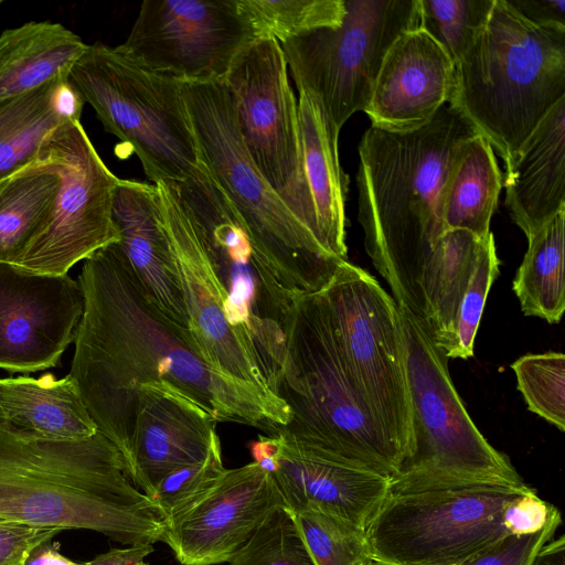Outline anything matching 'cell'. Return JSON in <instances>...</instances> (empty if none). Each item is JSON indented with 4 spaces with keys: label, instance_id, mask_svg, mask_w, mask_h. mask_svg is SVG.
<instances>
[{
    "label": "cell",
    "instance_id": "30bf717a",
    "mask_svg": "<svg viewBox=\"0 0 565 565\" xmlns=\"http://www.w3.org/2000/svg\"><path fill=\"white\" fill-rule=\"evenodd\" d=\"M320 292L347 367L407 462L414 447L413 416L396 301L373 276L348 260Z\"/></svg>",
    "mask_w": 565,
    "mask_h": 565
},
{
    "label": "cell",
    "instance_id": "ee69618b",
    "mask_svg": "<svg viewBox=\"0 0 565 565\" xmlns=\"http://www.w3.org/2000/svg\"><path fill=\"white\" fill-rule=\"evenodd\" d=\"M24 565H78L66 558L57 551L46 546L38 547L26 559Z\"/></svg>",
    "mask_w": 565,
    "mask_h": 565
},
{
    "label": "cell",
    "instance_id": "7a4b0ae2",
    "mask_svg": "<svg viewBox=\"0 0 565 565\" xmlns=\"http://www.w3.org/2000/svg\"><path fill=\"white\" fill-rule=\"evenodd\" d=\"M476 135L471 124L447 104L414 130L371 126L359 145L358 218L365 250L396 303L422 322L425 271L446 232L445 188L463 146Z\"/></svg>",
    "mask_w": 565,
    "mask_h": 565
},
{
    "label": "cell",
    "instance_id": "cb8c5ba5",
    "mask_svg": "<svg viewBox=\"0 0 565 565\" xmlns=\"http://www.w3.org/2000/svg\"><path fill=\"white\" fill-rule=\"evenodd\" d=\"M298 117L305 182L320 239L337 259L348 260L345 198L348 177L339 161V135L317 99L299 92Z\"/></svg>",
    "mask_w": 565,
    "mask_h": 565
},
{
    "label": "cell",
    "instance_id": "52a82bcc",
    "mask_svg": "<svg viewBox=\"0 0 565 565\" xmlns=\"http://www.w3.org/2000/svg\"><path fill=\"white\" fill-rule=\"evenodd\" d=\"M182 93L201 161L279 285L294 298L322 290L345 260L323 248L256 168L223 81L182 83Z\"/></svg>",
    "mask_w": 565,
    "mask_h": 565
},
{
    "label": "cell",
    "instance_id": "e575fe53",
    "mask_svg": "<svg viewBox=\"0 0 565 565\" xmlns=\"http://www.w3.org/2000/svg\"><path fill=\"white\" fill-rule=\"evenodd\" d=\"M294 515L315 565H361L371 559L363 530L317 510Z\"/></svg>",
    "mask_w": 565,
    "mask_h": 565
},
{
    "label": "cell",
    "instance_id": "f1b7e54d",
    "mask_svg": "<svg viewBox=\"0 0 565 565\" xmlns=\"http://www.w3.org/2000/svg\"><path fill=\"white\" fill-rule=\"evenodd\" d=\"M61 184L56 162L41 157L0 180V262L12 264L47 220Z\"/></svg>",
    "mask_w": 565,
    "mask_h": 565
},
{
    "label": "cell",
    "instance_id": "74e56055",
    "mask_svg": "<svg viewBox=\"0 0 565 565\" xmlns=\"http://www.w3.org/2000/svg\"><path fill=\"white\" fill-rule=\"evenodd\" d=\"M218 436L204 460L181 467L164 477L150 497L168 521L196 503L225 472Z\"/></svg>",
    "mask_w": 565,
    "mask_h": 565
},
{
    "label": "cell",
    "instance_id": "5bb4252c",
    "mask_svg": "<svg viewBox=\"0 0 565 565\" xmlns=\"http://www.w3.org/2000/svg\"><path fill=\"white\" fill-rule=\"evenodd\" d=\"M61 184L52 211L12 265L39 274L67 275L77 262L119 242L113 198L119 182L103 162L79 119L60 126L43 148Z\"/></svg>",
    "mask_w": 565,
    "mask_h": 565
},
{
    "label": "cell",
    "instance_id": "8d00e7d4",
    "mask_svg": "<svg viewBox=\"0 0 565 565\" xmlns=\"http://www.w3.org/2000/svg\"><path fill=\"white\" fill-rule=\"evenodd\" d=\"M230 565H315L302 541L294 512L273 509Z\"/></svg>",
    "mask_w": 565,
    "mask_h": 565
},
{
    "label": "cell",
    "instance_id": "4dcf8cb0",
    "mask_svg": "<svg viewBox=\"0 0 565 565\" xmlns=\"http://www.w3.org/2000/svg\"><path fill=\"white\" fill-rule=\"evenodd\" d=\"M565 209L527 238L512 282L524 316L558 323L565 311Z\"/></svg>",
    "mask_w": 565,
    "mask_h": 565
},
{
    "label": "cell",
    "instance_id": "ac0fdd59",
    "mask_svg": "<svg viewBox=\"0 0 565 565\" xmlns=\"http://www.w3.org/2000/svg\"><path fill=\"white\" fill-rule=\"evenodd\" d=\"M154 185L192 343L201 358L222 374L273 393L257 361L227 321L224 294L170 182Z\"/></svg>",
    "mask_w": 565,
    "mask_h": 565
},
{
    "label": "cell",
    "instance_id": "bcb514c9",
    "mask_svg": "<svg viewBox=\"0 0 565 565\" xmlns=\"http://www.w3.org/2000/svg\"><path fill=\"white\" fill-rule=\"evenodd\" d=\"M140 565H148V564L143 562V563H141Z\"/></svg>",
    "mask_w": 565,
    "mask_h": 565
},
{
    "label": "cell",
    "instance_id": "60d3db41",
    "mask_svg": "<svg viewBox=\"0 0 565 565\" xmlns=\"http://www.w3.org/2000/svg\"><path fill=\"white\" fill-rule=\"evenodd\" d=\"M529 21L544 26L565 28V0H508Z\"/></svg>",
    "mask_w": 565,
    "mask_h": 565
},
{
    "label": "cell",
    "instance_id": "4fadbf2b",
    "mask_svg": "<svg viewBox=\"0 0 565 565\" xmlns=\"http://www.w3.org/2000/svg\"><path fill=\"white\" fill-rule=\"evenodd\" d=\"M223 83L254 164L322 245L302 172L298 103L280 43L254 40L236 56Z\"/></svg>",
    "mask_w": 565,
    "mask_h": 565
},
{
    "label": "cell",
    "instance_id": "44dd1931",
    "mask_svg": "<svg viewBox=\"0 0 565 565\" xmlns=\"http://www.w3.org/2000/svg\"><path fill=\"white\" fill-rule=\"evenodd\" d=\"M215 424L171 386L141 387L127 478L150 498L169 473L205 459L217 437Z\"/></svg>",
    "mask_w": 565,
    "mask_h": 565
},
{
    "label": "cell",
    "instance_id": "6da1fadb",
    "mask_svg": "<svg viewBox=\"0 0 565 565\" xmlns=\"http://www.w3.org/2000/svg\"><path fill=\"white\" fill-rule=\"evenodd\" d=\"M78 285L84 311L70 375L98 433L118 450L124 470L143 386H171L216 423L250 426L267 436L289 423V407L279 396L212 367L190 333L151 306L119 243L84 260Z\"/></svg>",
    "mask_w": 565,
    "mask_h": 565
},
{
    "label": "cell",
    "instance_id": "d6a6232c",
    "mask_svg": "<svg viewBox=\"0 0 565 565\" xmlns=\"http://www.w3.org/2000/svg\"><path fill=\"white\" fill-rule=\"evenodd\" d=\"M494 0H418L419 28L456 64L481 34Z\"/></svg>",
    "mask_w": 565,
    "mask_h": 565
},
{
    "label": "cell",
    "instance_id": "8fae6325",
    "mask_svg": "<svg viewBox=\"0 0 565 565\" xmlns=\"http://www.w3.org/2000/svg\"><path fill=\"white\" fill-rule=\"evenodd\" d=\"M344 4L339 26L280 44L298 93L313 96L338 132L367 107L394 41L419 26L418 0H344Z\"/></svg>",
    "mask_w": 565,
    "mask_h": 565
},
{
    "label": "cell",
    "instance_id": "d6986e66",
    "mask_svg": "<svg viewBox=\"0 0 565 565\" xmlns=\"http://www.w3.org/2000/svg\"><path fill=\"white\" fill-rule=\"evenodd\" d=\"M278 505H285L281 494L259 463L226 469L196 503L168 521L161 541L182 565L228 563Z\"/></svg>",
    "mask_w": 565,
    "mask_h": 565
},
{
    "label": "cell",
    "instance_id": "f6af8a7d",
    "mask_svg": "<svg viewBox=\"0 0 565 565\" xmlns=\"http://www.w3.org/2000/svg\"><path fill=\"white\" fill-rule=\"evenodd\" d=\"M361 565H385V564L380 563V562L374 561V559H372V558H371V559H369V561L364 562V563H363V564H361Z\"/></svg>",
    "mask_w": 565,
    "mask_h": 565
},
{
    "label": "cell",
    "instance_id": "277c9868",
    "mask_svg": "<svg viewBox=\"0 0 565 565\" xmlns=\"http://www.w3.org/2000/svg\"><path fill=\"white\" fill-rule=\"evenodd\" d=\"M565 97V28L537 25L494 0L471 49L456 64L452 105L507 164Z\"/></svg>",
    "mask_w": 565,
    "mask_h": 565
},
{
    "label": "cell",
    "instance_id": "484cf974",
    "mask_svg": "<svg viewBox=\"0 0 565 565\" xmlns=\"http://www.w3.org/2000/svg\"><path fill=\"white\" fill-rule=\"evenodd\" d=\"M87 44L61 23L30 21L0 34V103L67 74Z\"/></svg>",
    "mask_w": 565,
    "mask_h": 565
},
{
    "label": "cell",
    "instance_id": "9c48e42d",
    "mask_svg": "<svg viewBox=\"0 0 565 565\" xmlns=\"http://www.w3.org/2000/svg\"><path fill=\"white\" fill-rule=\"evenodd\" d=\"M226 301V318L278 396L285 324L295 298L277 281L235 207L205 164L183 181H169Z\"/></svg>",
    "mask_w": 565,
    "mask_h": 565
},
{
    "label": "cell",
    "instance_id": "d4e9b609",
    "mask_svg": "<svg viewBox=\"0 0 565 565\" xmlns=\"http://www.w3.org/2000/svg\"><path fill=\"white\" fill-rule=\"evenodd\" d=\"M0 423L39 438L79 441L98 430L74 379L52 374L0 379Z\"/></svg>",
    "mask_w": 565,
    "mask_h": 565
},
{
    "label": "cell",
    "instance_id": "3957f363",
    "mask_svg": "<svg viewBox=\"0 0 565 565\" xmlns=\"http://www.w3.org/2000/svg\"><path fill=\"white\" fill-rule=\"evenodd\" d=\"M0 521L102 533L125 545L162 540L168 516L127 478L100 433L39 438L0 423Z\"/></svg>",
    "mask_w": 565,
    "mask_h": 565
},
{
    "label": "cell",
    "instance_id": "f35d334b",
    "mask_svg": "<svg viewBox=\"0 0 565 565\" xmlns=\"http://www.w3.org/2000/svg\"><path fill=\"white\" fill-rule=\"evenodd\" d=\"M559 524L561 516L534 533L509 535L458 565H530L541 546L553 537Z\"/></svg>",
    "mask_w": 565,
    "mask_h": 565
},
{
    "label": "cell",
    "instance_id": "ffe728a7",
    "mask_svg": "<svg viewBox=\"0 0 565 565\" xmlns=\"http://www.w3.org/2000/svg\"><path fill=\"white\" fill-rule=\"evenodd\" d=\"M456 90V66L422 28L403 32L387 51L364 113L371 126L408 131L428 124Z\"/></svg>",
    "mask_w": 565,
    "mask_h": 565
},
{
    "label": "cell",
    "instance_id": "7bdbcfd3",
    "mask_svg": "<svg viewBox=\"0 0 565 565\" xmlns=\"http://www.w3.org/2000/svg\"><path fill=\"white\" fill-rule=\"evenodd\" d=\"M530 565H565V539H551L544 543Z\"/></svg>",
    "mask_w": 565,
    "mask_h": 565
},
{
    "label": "cell",
    "instance_id": "ab89813d",
    "mask_svg": "<svg viewBox=\"0 0 565 565\" xmlns=\"http://www.w3.org/2000/svg\"><path fill=\"white\" fill-rule=\"evenodd\" d=\"M63 530L0 521V565H24L29 556Z\"/></svg>",
    "mask_w": 565,
    "mask_h": 565
},
{
    "label": "cell",
    "instance_id": "2e32d148",
    "mask_svg": "<svg viewBox=\"0 0 565 565\" xmlns=\"http://www.w3.org/2000/svg\"><path fill=\"white\" fill-rule=\"evenodd\" d=\"M83 311V292L70 276L0 262V369L55 367L75 339Z\"/></svg>",
    "mask_w": 565,
    "mask_h": 565
},
{
    "label": "cell",
    "instance_id": "b9f144b4",
    "mask_svg": "<svg viewBox=\"0 0 565 565\" xmlns=\"http://www.w3.org/2000/svg\"><path fill=\"white\" fill-rule=\"evenodd\" d=\"M152 544L130 545L100 554L83 565H140L153 552Z\"/></svg>",
    "mask_w": 565,
    "mask_h": 565
},
{
    "label": "cell",
    "instance_id": "7402d4cb",
    "mask_svg": "<svg viewBox=\"0 0 565 565\" xmlns=\"http://www.w3.org/2000/svg\"><path fill=\"white\" fill-rule=\"evenodd\" d=\"M113 220L119 232L118 243L148 301L169 322L189 332L156 185L119 179L113 198Z\"/></svg>",
    "mask_w": 565,
    "mask_h": 565
},
{
    "label": "cell",
    "instance_id": "7c38bea8",
    "mask_svg": "<svg viewBox=\"0 0 565 565\" xmlns=\"http://www.w3.org/2000/svg\"><path fill=\"white\" fill-rule=\"evenodd\" d=\"M413 416V454L402 470L522 480L479 431L427 327L398 306ZM401 470V471H402Z\"/></svg>",
    "mask_w": 565,
    "mask_h": 565
},
{
    "label": "cell",
    "instance_id": "8992f818",
    "mask_svg": "<svg viewBox=\"0 0 565 565\" xmlns=\"http://www.w3.org/2000/svg\"><path fill=\"white\" fill-rule=\"evenodd\" d=\"M522 480L402 470L365 529L371 558L385 565H458L512 535L509 507Z\"/></svg>",
    "mask_w": 565,
    "mask_h": 565
},
{
    "label": "cell",
    "instance_id": "7dc6e473",
    "mask_svg": "<svg viewBox=\"0 0 565 565\" xmlns=\"http://www.w3.org/2000/svg\"><path fill=\"white\" fill-rule=\"evenodd\" d=\"M2 2H3V1H2V0H0V6H1V3H2Z\"/></svg>",
    "mask_w": 565,
    "mask_h": 565
},
{
    "label": "cell",
    "instance_id": "9a60e30c",
    "mask_svg": "<svg viewBox=\"0 0 565 565\" xmlns=\"http://www.w3.org/2000/svg\"><path fill=\"white\" fill-rule=\"evenodd\" d=\"M236 0H146L118 47L181 83L221 82L254 41Z\"/></svg>",
    "mask_w": 565,
    "mask_h": 565
},
{
    "label": "cell",
    "instance_id": "f546056e",
    "mask_svg": "<svg viewBox=\"0 0 565 565\" xmlns=\"http://www.w3.org/2000/svg\"><path fill=\"white\" fill-rule=\"evenodd\" d=\"M484 239L465 230H449L441 235L431 255L423 280L426 309L423 323L438 348L451 330Z\"/></svg>",
    "mask_w": 565,
    "mask_h": 565
},
{
    "label": "cell",
    "instance_id": "4316f807",
    "mask_svg": "<svg viewBox=\"0 0 565 565\" xmlns=\"http://www.w3.org/2000/svg\"><path fill=\"white\" fill-rule=\"evenodd\" d=\"M83 106L66 79L0 103V180L38 160L60 126L81 119Z\"/></svg>",
    "mask_w": 565,
    "mask_h": 565
},
{
    "label": "cell",
    "instance_id": "ba28073f",
    "mask_svg": "<svg viewBox=\"0 0 565 565\" xmlns=\"http://www.w3.org/2000/svg\"><path fill=\"white\" fill-rule=\"evenodd\" d=\"M66 83L105 130L130 146L157 184L183 181L201 159L182 83L138 64L118 46L87 44Z\"/></svg>",
    "mask_w": 565,
    "mask_h": 565
},
{
    "label": "cell",
    "instance_id": "1f68e13d",
    "mask_svg": "<svg viewBox=\"0 0 565 565\" xmlns=\"http://www.w3.org/2000/svg\"><path fill=\"white\" fill-rule=\"evenodd\" d=\"M236 7L255 40L280 44L315 30L337 28L345 14L344 0H236Z\"/></svg>",
    "mask_w": 565,
    "mask_h": 565
},
{
    "label": "cell",
    "instance_id": "83f0119b",
    "mask_svg": "<svg viewBox=\"0 0 565 565\" xmlns=\"http://www.w3.org/2000/svg\"><path fill=\"white\" fill-rule=\"evenodd\" d=\"M502 188L503 175L493 148L478 134L463 146L446 184L445 231L465 230L487 238Z\"/></svg>",
    "mask_w": 565,
    "mask_h": 565
},
{
    "label": "cell",
    "instance_id": "5b68a950",
    "mask_svg": "<svg viewBox=\"0 0 565 565\" xmlns=\"http://www.w3.org/2000/svg\"><path fill=\"white\" fill-rule=\"evenodd\" d=\"M278 433L394 477L406 457L375 419L337 347L321 292L295 298L285 324Z\"/></svg>",
    "mask_w": 565,
    "mask_h": 565
},
{
    "label": "cell",
    "instance_id": "d590c367",
    "mask_svg": "<svg viewBox=\"0 0 565 565\" xmlns=\"http://www.w3.org/2000/svg\"><path fill=\"white\" fill-rule=\"evenodd\" d=\"M499 275V258L492 233L482 242L470 282L459 302L451 330L440 345L447 359L473 356L475 339L489 290Z\"/></svg>",
    "mask_w": 565,
    "mask_h": 565
},
{
    "label": "cell",
    "instance_id": "603a6c76",
    "mask_svg": "<svg viewBox=\"0 0 565 565\" xmlns=\"http://www.w3.org/2000/svg\"><path fill=\"white\" fill-rule=\"evenodd\" d=\"M505 206L526 238L565 209V97L505 164Z\"/></svg>",
    "mask_w": 565,
    "mask_h": 565
},
{
    "label": "cell",
    "instance_id": "e0dca14e",
    "mask_svg": "<svg viewBox=\"0 0 565 565\" xmlns=\"http://www.w3.org/2000/svg\"><path fill=\"white\" fill-rule=\"evenodd\" d=\"M254 461L271 475L292 512L317 510L365 532L392 477L280 434L252 444Z\"/></svg>",
    "mask_w": 565,
    "mask_h": 565
},
{
    "label": "cell",
    "instance_id": "836d02e7",
    "mask_svg": "<svg viewBox=\"0 0 565 565\" xmlns=\"http://www.w3.org/2000/svg\"><path fill=\"white\" fill-rule=\"evenodd\" d=\"M518 390L530 412L565 428V355L562 352L530 353L511 365Z\"/></svg>",
    "mask_w": 565,
    "mask_h": 565
}]
</instances>
